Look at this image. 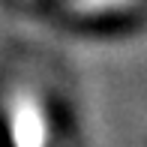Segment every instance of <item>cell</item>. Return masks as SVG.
Here are the masks:
<instances>
[{"mask_svg": "<svg viewBox=\"0 0 147 147\" xmlns=\"http://www.w3.org/2000/svg\"><path fill=\"white\" fill-rule=\"evenodd\" d=\"M9 135L15 147H45V111L30 93L12 96L9 102Z\"/></svg>", "mask_w": 147, "mask_h": 147, "instance_id": "cell-1", "label": "cell"}]
</instances>
